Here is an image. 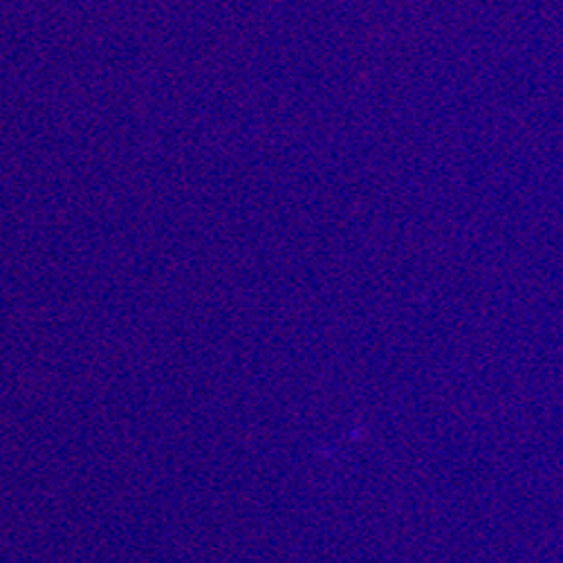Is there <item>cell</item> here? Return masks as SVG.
<instances>
[]
</instances>
